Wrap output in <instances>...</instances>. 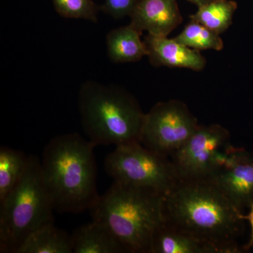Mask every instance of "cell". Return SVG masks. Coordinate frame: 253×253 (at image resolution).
Instances as JSON below:
<instances>
[{"label": "cell", "mask_w": 253, "mask_h": 253, "mask_svg": "<svg viewBox=\"0 0 253 253\" xmlns=\"http://www.w3.org/2000/svg\"><path fill=\"white\" fill-rule=\"evenodd\" d=\"M241 213L211 178L179 179L164 195V220L221 253H245L236 241L244 231Z\"/></svg>", "instance_id": "1"}, {"label": "cell", "mask_w": 253, "mask_h": 253, "mask_svg": "<svg viewBox=\"0 0 253 253\" xmlns=\"http://www.w3.org/2000/svg\"><path fill=\"white\" fill-rule=\"evenodd\" d=\"M94 147L78 133H69L55 136L44 148L42 171L58 212L90 211L99 200Z\"/></svg>", "instance_id": "2"}, {"label": "cell", "mask_w": 253, "mask_h": 253, "mask_svg": "<svg viewBox=\"0 0 253 253\" xmlns=\"http://www.w3.org/2000/svg\"><path fill=\"white\" fill-rule=\"evenodd\" d=\"M164 194L150 188L113 181L90 210L128 253H149L151 238L164 221Z\"/></svg>", "instance_id": "3"}, {"label": "cell", "mask_w": 253, "mask_h": 253, "mask_svg": "<svg viewBox=\"0 0 253 253\" xmlns=\"http://www.w3.org/2000/svg\"><path fill=\"white\" fill-rule=\"evenodd\" d=\"M78 103L82 126L95 146L140 142L146 113L124 88L87 81L80 88Z\"/></svg>", "instance_id": "4"}, {"label": "cell", "mask_w": 253, "mask_h": 253, "mask_svg": "<svg viewBox=\"0 0 253 253\" xmlns=\"http://www.w3.org/2000/svg\"><path fill=\"white\" fill-rule=\"evenodd\" d=\"M54 210L41 161L31 155L21 180L0 203V253H16L29 234L54 223Z\"/></svg>", "instance_id": "5"}, {"label": "cell", "mask_w": 253, "mask_h": 253, "mask_svg": "<svg viewBox=\"0 0 253 253\" xmlns=\"http://www.w3.org/2000/svg\"><path fill=\"white\" fill-rule=\"evenodd\" d=\"M113 181L156 190L166 195L179 180L172 159L140 142L116 146L104 161Z\"/></svg>", "instance_id": "6"}, {"label": "cell", "mask_w": 253, "mask_h": 253, "mask_svg": "<svg viewBox=\"0 0 253 253\" xmlns=\"http://www.w3.org/2000/svg\"><path fill=\"white\" fill-rule=\"evenodd\" d=\"M199 126L185 103L177 99L161 101L145 115L140 142L148 149L171 157Z\"/></svg>", "instance_id": "7"}, {"label": "cell", "mask_w": 253, "mask_h": 253, "mask_svg": "<svg viewBox=\"0 0 253 253\" xmlns=\"http://www.w3.org/2000/svg\"><path fill=\"white\" fill-rule=\"evenodd\" d=\"M230 143V133L219 124L199 126L180 149L171 156L179 179L210 178L214 156Z\"/></svg>", "instance_id": "8"}, {"label": "cell", "mask_w": 253, "mask_h": 253, "mask_svg": "<svg viewBox=\"0 0 253 253\" xmlns=\"http://www.w3.org/2000/svg\"><path fill=\"white\" fill-rule=\"evenodd\" d=\"M129 17V24L141 33L161 37H168L183 21L176 0H139Z\"/></svg>", "instance_id": "9"}, {"label": "cell", "mask_w": 253, "mask_h": 253, "mask_svg": "<svg viewBox=\"0 0 253 253\" xmlns=\"http://www.w3.org/2000/svg\"><path fill=\"white\" fill-rule=\"evenodd\" d=\"M144 42L150 63L155 67L186 68L200 72L207 64L201 51L191 49L174 38L147 35Z\"/></svg>", "instance_id": "10"}, {"label": "cell", "mask_w": 253, "mask_h": 253, "mask_svg": "<svg viewBox=\"0 0 253 253\" xmlns=\"http://www.w3.org/2000/svg\"><path fill=\"white\" fill-rule=\"evenodd\" d=\"M211 179L241 211L253 203V156L244 149L230 166Z\"/></svg>", "instance_id": "11"}, {"label": "cell", "mask_w": 253, "mask_h": 253, "mask_svg": "<svg viewBox=\"0 0 253 253\" xmlns=\"http://www.w3.org/2000/svg\"><path fill=\"white\" fill-rule=\"evenodd\" d=\"M149 253H221L212 243L199 239L163 221L155 230Z\"/></svg>", "instance_id": "12"}, {"label": "cell", "mask_w": 253, "mask_h": 253, "mask_svg": "<svg viewBox=\"0 0 253 253\" xmlns=\"http://www.w3.org/2000/svg\"><path fill=\"white\" fill-rule=\"evenodd\" d=\"M71 238L73 253H128L112 232L96 221L78 228Z\"/></svg>", "instance_id": "13"}, {"label": "cell", "mask_w": 253, "mask_h": 253, "mask_svg": "<svg viewBox=\"0 0 253 253\" xmlns=\"http://www.w3.org/2000/svg\"><path fill=\"white\" fill-rule=\"evenodd\" d=\"M141 34L130 24L110 31L106 36L109 59L115 63H134L147 56V48Z\"/></svg>", "instance_id": "14"}, {"label": "cell", "mask_w": 253, "mask_h": 253, "mask_svg": "<svg viewBox=\"0 0 253 253\" xmlns=\"http://www.w3.org/2000/svg\"><path fill=\"white\" fill-rule=\"evenodd\" d=\"M16 253H73L72 238L50 223L29 234Z\"/></svg>", "instance_id": "15"}, {"label": "cell", "mask_w": 253, "mask_h": 253, "mask_svg": "<svg viewBox=\"0 0 253 253\" xmlns=\"http://www.w3.org/2000/svg\"><path fill=\"white\" fill-rule=\"evenodd\" d=\"M237 8V3L233 0H214L198 7L190 18L221 35L232 25Z\"/></svg>", "instance_id": "16"}, {"label": "cell", "mask_w": 253, "mask_h": 253, "mask_svg": "<svg viewBox=\"0 0 253 253\" xmlns=\"http://www.w3.org/2000/svg\"><path fill=\"white\" fill-rule=\"evenodd\" d=\"M29 156L2 146L0 149V203L17 185L26 171Z\"/></svg>", "instance_id": "17"}, {"label": "cell", "mask_w": 253, "mask_h": 253, "mask_svg": "<svg viewBox=\"0 0 253 253\" xmlns=\"http://www.w3.org/2000/svg\"><path fill=\"white\" fill-rule=\"evenodd\" d=\"M174 39L191 49L199 51L208 49L221 51L224 49V41L220 35L192 20Z\"/></svg>", "instance_id": "18"}, {"label": "cell", "mask_w": 253, "mask_h": 253, "mask_svg": "<svg viewBox=\"0 0 253 253\" xmlns=\"http://www.w3.org/2000/svg\"><path fill=\"white\" fill-rule=\"evenodd\" d=\"M52 2L63 17L97 22L99 8L92 0H52Z\"/></svg>", "instance_id": "19"}, {"label": "cell", "mask_w": 253, "mask_h": 253, "mask_svg": "<svg viewBox=\"0 0 253 253\" xmlns=\"http://www.w3.org/2000/svg\"><path fill=\"white\" fill-rule=\"evenodd\" d=\"M139 0H104L101 9L115 19L130 16Z\"/></svg>", "instance_id": "20"}, {"label": "cell", "mask_w": 253, "mask_h": 253, "mask_svg": "<svg viewBox=\"0 0 253 253\" xmlns=\"http://www.w3.org/2000/svg\"><path fill=\"white\" fill-rule=\"evenodd\" d=\"M249 208L250 209L249 214H244L243 213H241L240 214V218L242 220H248L249 221L250 225H251V238H250L249 243L243 246L245 253L249 252L250 250L253 247V203L251 204Z\"/></svg>", "instance_id": "21"}, {"label": "cell", "mask_w": 253, "mask_h": 253, "mask_svg": "<svg viewBox=\"0 0 253 253\" xmlns=\"http://www.w3.org/2000/svg\"><path fill=\"white\" fill-rule=\"evenodd\" d=\"M187 1H189V2L193 3V4L196 5L198 7H199V6L208 4V3L214 1V0H187Z\"/></svg>", "instance_id": "22"}]
</instances>
